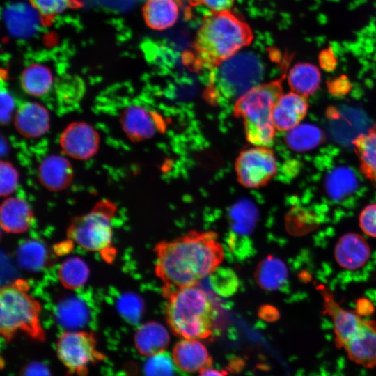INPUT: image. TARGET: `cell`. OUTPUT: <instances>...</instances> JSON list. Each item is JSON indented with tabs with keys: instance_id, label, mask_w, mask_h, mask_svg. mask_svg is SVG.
<instances>
[{
	"instance_id": "1",
	"label": "cell",
	"mask_w": 376,
	"mask_h": 376,
	"mask_svg": "<svg viewBox=\"0 0 376 376\" xmlns=\"http://www.w3.org/2000/svg\"><path fill=\"white\" fill-rule=\"evenodd\" d=\"M155 272L164 289L196 285L223 261L224 251L214 231L190 230L170 241L158 242Z\"/></svg>"
},
{
	"instance_id": "2",
	"label": "cell",
	"mask_w": 376,
	"mask_h": 376,
	"mask_svg": "<svg viewBox=\"0 0 376 376\" xmlns=\"http://www.w3.org/2000/svg\"><path fill=\"white\" fill-rule=\"evenodd\" d=\"M253 39L250 26L230 10L204 17L185 57L197 67L213 69L248 47Z\"/></svg>"
},
{
	"instance_id": "3",
	"label": "cell",
	"mask_w": 376,
	"mask_h": 376,
	"mask_svg": "<svg viewBox=\"0 0 376 376\" xmlns=\"http://www.w3.org/2000/svg\"><path fill=\"white\" fill-rule=\"evenodd\" d=\"M166 299L165 317L171 330L185 339L212 337L217 315L216 307L205 290L196 285L162 288Z\"/></svg>"
},
{
	"instance_id": "4",
	"label": "cell",
	"mask_w": 376,
	"mask_h": 376,
	"mask_svg": "<svg viewBox=\"0 0 376 376\" xmlns=\"http://www.w3.org/2000/svg\"><path fill=\"white\" fill-rule=\"evenodd\" d=\"M40 301L30 293V285L18 279L0 290V331L6 342L22 331L37 341L45 340L41 325Z\"/></svg>"
},
{
	"instance_id": "5",
	"label": "cell",
	"mask_w": 376,
	"mask_h": 376,
	"mask_svg": "<svg viewBox=\"0 0 376 376\" xmlns=\"http://www.w3.org/2000/svg\"><path fill=\"white\" fill-rule=\"evenodd\" d=\"M286 77L263 83L234 103V113L244 122L247 140L254 146H268L276 128L272 120L273 107L283 94L282 81Z\"/></svg>"
},
{
	"instance_id": "6",
	"label": "cell",
	"mask_w": 376,
	"mask_h": 376,
	"mask_svg": "<svg viewBox=\"0 0 376 376\" xmlns=\"http://www.w3.org/2000/svg\"><path fill=\"white\" fill-rule=\"evenodd\" d=\"M264 66L261 60L249 52H238L213 69L210 88L221 100L234 103L247 92L263 84Z\"/></svg>"
},
{
	"instance_id": "7",
	"label": "cell",
	"mask_w": 376,
	"mask_h": 376,
	"mask_svg": "<svg viewBox=\"0 0 376 376\" xmlns=\"http://www.w3.org/2000/svg\"><path fill=\"white\" fill-rule=\"evenodd\" d=\"M116 205L101 201L88 213L74 218L67 228V237L82 249L100 255L107 262H113L116 251L113 243L112 219Z\"/></svg>"
},
{
	"instance_id": "8",
	"label": "cell",
	"mask_w": 376,
	"mask_h": 376,
	"mask_svg": "<svg viewBox=\"0 0 376 376\" xmlns=\"http://www.w3.org/2000/svg\"><path fill=\"white\" fill-rule=\"evenodd\" d=\"M95 336L85 331L63 332L56 343V353L70 373L86 376L88 368L105 359L97 349Z\"/></svg>"
},
{
	"instance_id": "9",
	"label": "cell",
	"mask_w": 376,
	"mask_h": 376,
	"mask_svg": "<svg viewBox=\"0 0 376 376\" xmlns=\"http://www.w3.org/2000/svg\"><path fill=\"white\" fill-rule=\"evenodd\" d=\"M235 169L242 185L258 188L267 184L276 173V159L268 146H256L240 152Z\"/></svg>"
},
{
	"instance_id": "10",
	"label": "cell",
	"mask_w": 376,
	"mask_h": 376,
	"mask_svg": "<svg viewBox=\"0 0 376 376\" xmlns=\"http://www.w3.org/2000/svg\"><path fill=\"white\" fill-rule=\"evenodd\" d=\"M59 145L63 153L68 158L88 160L97 152L100 136L89 123L84 121L72 122L61 132Z\"/></svg>"
},
{
	"instance_id": "11",
	"label": "cell",
	"mask_w": 376,
	"mask_h": 376,
	"mask_svg": "<svg viewBox=\"0 0 376 376\" xmlns=\"http://www.w3.org/2000/svg\"><path fill=\"white\" fill-rule=\"evenodd\" d=\"M13 123L16 131L23 137L38 139L49 131L50 115L40 103L25 102L17 108Z\"/></svg>"
},
{
	"instance_id": "12",
	"label": "cell",
	"mask_w": 376,
	"mask_h": 376,
	"mask_svg": "<svg viewBox=\"0 0 376 376\" xmlns=\"http://www.w3.org/2000/svg\"><path fill=\"white\" fill-rule=\"evenodd\" d=\"M38 178L47 190L58 192L66 189L73 180V167L68 157L50 155L38 167Z\"/></svg>"
},
{
	"instance_id": "13",
	"label": "cell",
	"mask_w": 376,
	"mask_h": 376,
	"mask_svg": "<svg viewBox=\"0 0 376 376\" xmlns=\"http://www.w3.org/2000/svg\"><path fill=\"white\" fill-rule=\"evenodd\" d=\"M307 97L293 91L282 94L272 110V120L276 130L287 132L299 124L307 114Z\"/></svg>"
},
{
	"instance_id": "14",
	"label": "cell",
	"mask_w": 376,
	"mask_h": 376,
	"mask_svg": "<svg viewBox=\"0 0 376 376\" xmlns=\"http://www.w3.org/2000/svg\"><path fill=\"white\" fill-rule=\"evenodd\" d=\"M120 123L125 134L134 142L150 139L157 130L156 119L152 113L136 104L123 109L120 114Z\"/></svg>"
},
{
	"instance_id": "15",
	"label": "cell",
	"mask_w": 376,
	"mask_h": 376,
	"mask_svg": "<svg viewBox=\"0 0 376 376\" xmlns=\"http://www.w3.org/2000/svg\"><path fill=\"white\" fill-rule=\"evenodd\" d=\"M343 349L354 363L369 369L376 367V323L366 320L360 331Z\"/></svg>"
},
{
	"instance_id": "16",
	"label": "cell",
	"mask_w": 376,
	"mask_h": 376,
	"mask_svg": "<svg viewBox=\"0 0 376 376\" xmlns=\"http://www.w3.org/2000/svg\"><path fill=\"white\" fill-rule=\"evenodd\" d=\"M34 220V213L30 205L23 198L8 196L0 207V223L2 230L8 233L26 232Z\"/></svg>"
},
{
	"instance_id": "17",
	"label": "cell",
	"mask_w": 376,
	"mask_h": 376,
	"mask_svg": "<svg viewBox=\"0 0 376 376\" xmlns=\"http://www.w3.org/2000/svg\"><path fill=\"white\" fill-rule=\"evenodd\" d=\"M370 253L366 240L360 235L347 233L337 242L334 249V258L341 267L354 270L363 266Z\"/></svg>"
},
{
	"instance_id": "18",
	"label": "cell",
	"mask_w": 376,
	"mask_h": 376,
	"mask_svg": "<svg viewBox=\"0 0 376 376\" xmlns=\"http://www.w3.org/2000/svg\"><path fill=\"white\" fill-rule=\"evenodd\" d=\"M175 364L187 373L201 371L210 368L212 359L205 346L197 339H183L173 349Z\"/></svg>"
},
{
	"instance_id": "19",
	"label": "cell",
	"mask_w": 376,
	"mask_h": 376,
	"mask_svg": "<svg viewBox=\"0 0 376 376\" xmlns=\"http://www.w3.org/2000/svg\"><path fill=\"white\" fill-rule=\"evenodd\" d=\"M169 340L166 329L157 322H148L142 324L134 336L138 352L142 355L150 357L164 352Z\"/></svg>"
},
{
	"instance_id": "20",
	"label": "cell",
	"mask_w": 376,
	"mask_h": 376,
	"mask_svg": "<svg viewBox=\"0 0 376 376\" xmlns=\"http://www.w3.org/2000/svg\"><path fill=\"white\" fill-rule=\"evenodd\" d=\"M179 15L175 0H147L143 8L146 24L155 30H164L173 26Z\"/></svg>"
},
{
	"instance_id": "21",
	"label": "cell",
	"mask_w": 376,
	"mask_h": 376,
	"mask_svg": "<svg viewBox=\"0 0 376 376\" xmlns=\"http://www.w3.org/2000/svg\"><path fill=\"white\" fill-rule=\"evenodd\" d=\"M359 162L363 175L373 182H376V123L366 133L357 136L352 141Z\"/></svg>"
},
{
	"instance_id": "22",
	"label": "cell",
	"mask_w": 376,
	"mask_h": 376,
	"mask_svg": "<svg viewBox=\"0 0 376 376\" xmlns=\"http://www.w3.org/2000/svg\"><path fill=\"white\" fill-rule=\"evenodd\" d=\"M6 22L11 33L25 37L37 30L39 25V13L31 5L16 3L7 8Z\"/></svg>"
},
{
	"instance_id": "23",
	"label": "cell",
	"mask_w": 376,
	"mask_h": 376,
	"mask_svg": "<svg viewBox=\"0 0 376 376\" xmlns=\"http://www.w3.org/2000/svg\"><path fill=\"white\" fill-rule=\"evenodd\" d=\"M287 79L292 91L308 97L318 89L321 75L315 65L298 63L290 68Z\"/></svg>"
},
{
	"instance_id": "24",
	"label": "cell",
	"mask_w": 376,
	"mask_h": 376,
	"mask_svg": "<svg viewBox=\"0 0 376 376\" xmlns=\"http://www.w3.org/2000/svg\"><path fill=\"white\" fill-rule=\"evenodd\" d=\"M53 84L54 77L51 70L42 64L34 63L27 66L20 77L22 90L35 97L47 94Z\"/></svg>"
},
{
	"instance_id": "25",
	"label": "cell",
	"mask_w": 376,
	"mask_h": 376,
	"mask_svg": "<svg viewBox=\"0 0 376 376\" xmlns=\"http://www.w3.org/2000/svg\"><path fill=\"white\" fill-rule=\"evenodd\" d=\"M288 279V269L279 258L268 256L257 266L255 279L257 284L265 290H276L281 288Z\"/></svg>"
},
{
	"instance_id": "26",
	"label": "cell",
	"mask_w": 376,
	"mask_h": 376,
	"mask_svg": "<svg viewBox=\"0 0 376 376\" xmlns=\"http://www.w3.org/2000/svg\"><path fill=\"white\" fill-rule=\"evenodd\" d=\"M324 134L319 127L311 124H299L287 131L285 141L296 152L314 149L324 141Z\"/></svg>"
},
{
	"instance_id": "27",
	"label": "cell",
	"mask_w": 376,
	"mask_h": 376,
	"mask_svg": "<svg viewBox=\"0 0 376 376\" xmlns=\"http://www.w3.org/2000/svg\"><path fill=\"white\" fill-rule=\"evenodd\" d=\"M89 276V268L80 258L73 256L65 259L60 265L58 276L61 285L69 290L82 287Z\"/></svg>"
},
{
	"instance_id": "28",
	"label": "cell",
	"mask_w": 376,
	"mask_h": 376,
	"mask_svg": "<svg viewBox=\"0 0 376 376\" xmlns=\"http://www.w3.org/2000/svg\"><path fill=\"white\" fill-rule=\"evenodd\" d=\"M357 179L347 168L334 170L326 180V190L332 199L338 201L352 194L357 187Z\"/></svg>"
},
{
	"instance_id": "29",
	"label": "cell",
	"mask_w": 376,
	"mask_h": 376,
	"mask_svg": "<svg viewBox=\"0 0 376 376\" xmlns=\"http://www.w3.org/2000/svg\"><path fill=\"white\" fill-rule=\"evenodd\" d=\"M209 277L212 289L219 296L228 297L238 290L239 279L230 268L219 267Z\"/></svg>"
},
{
	"instance_id": "30",
	"label": "cell",
	"mask_w": 376,
	"mask_h": 376,
	"mask_svg": "<svg viewBox=\"0 0 376 376\" xmlns=\"http://www.w3.org/2000/svg\"><path fill=\"white\" fill-rule=\"evenodd\" d=\"M318 221L311 213L299 208L290 210L285 217V227L290 234L301 235L318 226Z\"/></svg>"
},
{
	"instance_id": "31",
	"label": "cell",
	"mask_w": 376,
	"mask_h": 376,
	"mask_svg": "<svg viewBox=\"0 0 376 376\" xmlns=\"http://www.w3.org/2000/svg\"><path fill=\"white\" fill-rule=\"evenodd\" d=\"M175 373L173 360L165 352L151 356L144 365L145 376H174Z\"/></svg>"
},
{
	"instance_id": "32",
	"label": "cell",
	"mask_w": 376,
	"mask_h": 376,
	"mask_svg": "<svg viewBox=\"0 0 376 376\" xmlns=\"http://www.w3.org/2000/svg\"><path fill=\"white\" fill-rule=\"evenodd\" d=\"M29 2L42 17L47 19L77 6V0H29Z\"/></svg>"
},
{
	"instance_id": "33",
	"label": "cell",
	"mask_w": 376,
	"mask_h": 376,
	"mask_svg": "<svg viewBox=\"0 0 376 376\" xmlns=\"http://www.w3.org/2000/svg\"><path fill=\"white\" fill-rule=\"evenodd\" d=\"M19 173L10 162L1 160L0 163V194L3 197L10 196L19 184Z\"/></svg>"
},
{
	"instance_id": "34",
	"label": "cell",
	"mask_w": 376,
	"mask_h": 376,
	"mask_svg": "<svg viewBox=\"0 0 376 376\" xmlns=\"http://www.w3.org/2000/svg\"><path fill=\"white\" fill-rule=\"evenodd\" d=\"M44 247L38 243H26L19 252V258L22 265L28 267H37L43 263L45 252Z\"/></svg>"
},
{
	"instance_id": "35",
	"label": "cell",
	"mask_w": 376,
	"mask_h": 376,
	"mask_svg": "<svg viewBox=\"0 0 376 376\" xmlns=\"http://www.w3.org/2000/svg\"><path fill=\"white\" fill-rule=\"evenodd\" d=\"M359 226L364 233L376 238V203L362 210L359 215Z\"/></svg>"
},
{
	"instance_id": "36",
	"label": "cell",
	"mask_w": 376,
	"mask_h": 376,
	"mask_svg": "<svg viewBox=\"0 0 376 376\" xmlns=\"http://www.w3.org/2000/svg\"><path fill=\"white\" fill-rule=\"evenodd\" d=\"M0 100L1 123L7 125L14 116L15 101L13 96L6 90L1 89Z\"/></svg>"
},
{
	"instance_id": "37",
	"label": "cell",
	"mask_w": 376,
	"mask_h": 376,
	"mask_svg": "<svg viewBox=\"0 0 376 376\" xmlns=\"http://www.w3.org/2000/svg\"><path fill=\"white\" fill-rule=\"evenodd\" d=\"M19 376H52V375L45 364L33 361L22 368Z\"/></svg>"
},
{
	"instance_id": "38",
	"label": "cell",
	"mask_w": 376,
	"mask_h": 376,
	"mask_svg": "<svg viewBox=\"0 0 376 376\" xmlns=\"http://www.w3.org/2000/svg\"><path fill=\"white\" fill-rule=\"evenodd\" d=\"M235 0H191L194 6L203 5L212 12L229 10Z\"/></svg>"
},
{
	"instance_id": "39",
	"label": "cell",
	"mask_w": 376,
	"mask_h": 376,
	"mask_svg": "<svg viewBox=\"0 0 376 376\" xmlns=\"http://www.w3.org/2000/svg\"><path fill=\"white\" fill-rule=\"evenodd\" d=\"M318 61L320 65L324 70L331 71L335 69L337 60L331 46L320 52Z\"/></svg>"
},
{
	"instance_id": "40",
	"label": "cell",
	"mask_w": 376,
	"mask_h": 376,
	"mask_svg": "<svg viewBox=\"0 0 376 376\" xmlns=\"http://www.w3.org/2000/svg\"><path fill=\"white\" fill-rule=\"evenodd\" d=\"M200 372L198 376H226V373L224 370H218L211 367L203 369Z\"/></svg>"
}]
</instances>
